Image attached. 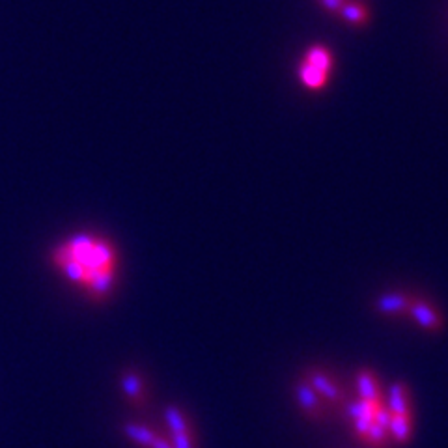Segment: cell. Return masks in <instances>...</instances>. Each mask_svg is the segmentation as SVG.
Segmentation results:
<instances>
[{"mask_svg": "<svg viewBox=\"0 0 448 448\" xmlns=\"http://www.w3.org/2000/svg\"><path fill=\"white\" fill-rule=\"evenodd\" d=\"M299 79H301L302 84L307 86V88H310V90H322V88H325V84H327L329 75L325 71L317 70V67L310 66V64H307V62L302 60L301 66H299Z\"/></svg>", "mask_w": 448, "mask_h": 448, "instance_id": "obj_8", "label": "cell"}, {"mask_svg": "<svg viewBox=\"0 0 448 448\" xmlns=\"http://www.w3.org/2000/svg\"><path fill=\"white\" fill-rule=\"evenodd\" d=\"M388 433H390V441L394 444L405 447V444L411 443V439L415 435V413L390 415Z\"/></svg>", "mask_w": 448, "mask_h": 448, "instance_id": "obj_7", "label": "cell"}, {"mask_svg": "<svg viewBox=\"0 0 448 448\" xmlns=\"http://www.w3.org/2000/svg\"><path fill=\"white\" fill-rule=\"evenodd\" d=\"M323 8H327L331 11H340L342 6L346 4V0H322Z\"/></svg>", "mask_w": 448, "mask_h": 448, "instance_id": "obj_15", "label": "cell"}, {"mask_svg": "<svg viewBox=\"0 0 448 448\" xmlns=\"http://www.w3.org/2000/svg\"><path fill=\"white\" fill-rule=\"evenodd\" d=\"M165 418L170 433L192 432V426L191 422H189V418H187L185 413H183L180 408H176V405H166Z\"/></svg>", "mask_w": 448, "mask_h": 448, "instance_id": "obj_10", "label": "cell"}, {"mask_svg": "<svg viewBox=\"0 0 448 448\" xmlns=\"http://www.w3.org/2000/svg\"><path fill=\"white\" fill-rule=\"evenodd\" d=\"M340 16L348 21V23L361 25V23L366 21V10H364L363 6L353 4V2H346V4L342 6V10H340Z\"/></svg>", "mask_w": 448, "mask_h": 448, "instance_id": "obj_13", "label": "cell"}, {"mask_svg": "<svg viewBox=\"0 0 448 448\" xmlns=\"http://www.w3.org/2000/svg\"><path fill=\"white\" fill-rule=\"evenodd\" d=\"M357 398L366 400V402H385V394H383L381 383H379L376 372L370 368H361L357 372Z\"/></svg>", "mask_w": 448, "mask_h": 448, "instance_id": "obj_6", "label": "cell"}, {"mask_svg": "<svg viewBox=\"0 0 448 448\" xmlns=\"http://www.w3.org/2000/svg\"><path fill=\"white\" fill-rule=\"evenodd\" d=\"M124 433L144 448H151V444H153V441L157 437V433L153 430L141 426V424H126L124 426Z\"/></svg>", "mask_w": 448, "mask_h": 448, "instance_id": "obj_12", "label": "cell"}, {"mask_svg": "<svg viewBox=\"0 0 448 448\" xmlns=\"http://www.w3.org/2000/svg\"><path fill=\"white\" fill-rule=\"evenodd\" d=\"M62 269H64V273H66L71 280H75V283H81V284H88L90 273H88V269H86L82 263L77 262V260H71V262L64 263Z\"/></svg>", "mask_w": 448, "mask_h": 448, "instance_id": "obj_14", "label": "cell"}, {"mask_svg": "<svg viewBox=\"0 0 448 448\" xmlns=\"http://www.w3.org/2000/svg\"><path fill=\"white\" fill-rule=\"evenodd\" d=\"M408 316L417 323L418 327L428 332H439L444 327V319L439 312V308L426 299L415 297Z\"/></svg>", "mask_w": 448, "mask_h": 448, "instance_id": "obj_3", "label": "cell"}, {"mask_svg": "<svg viewBox=\"0 0 448 448\" xmlns=\"http://www.w3.org/2000/svg\"><path fill=\"white\" fill-rule=\"evenodd\" d=\"M305 62L310 64V66L317 67V70L325 71L327 75H331L332 56H331V50H329L327 47L312 45L307 50V55H305Z\"/></svg>", "mask_w": 448, "mask_h": 448, "instance_id": "obj_9", "label": "cell"}, {"mask_svg": "<svg viewBox=\"0 0 448 448\" xmlns=\"http://www.w3.org/2000/svg\"><path fill=\"white\" fill-rule=\"evenodd\" d=\"M121 387H124V393L129 396L135 405H141L142 400H144V388H142V379L136 372H124L121 376Z\"/></svg>", "mask_w": 448, "mask_h": 448, "instance_id": "obj_11", "label": "cell"}, {"mask_svg": "<svg viewBox=\"0 0 448 448\" xmlns=\"http://www.w3.org/2000/svg\"><path fill=\"white\" fill-rule=\"evenodd\" d=\"M151 448H174V447H172V443H168L166 439H163V437H159V435H157L155 441H153V444H151Z\"/></svg>", "mask_w": 448, "mask_h": 448, "instance_id": "obj_16", "label": "cell"}, {"mask_svg": "<svg viewBox=\"0 0 448 448\" xmlns=\"http://www.w3.org/2000/svg\"><path fill=\"white\" fill-rule=\"evenodd\" d=\"M413 295L408 292H387L376 301V310L383 316H408Z\"/></svg>", "mask_w": 448, "mask_h": 448, "instance_id": "obj_5", "label": "cell"}, {"mask_svg": "<svg viewBox=\"0 0 448 448\" xmlns=\"http://www.w3.org/2000/svg\"><path fill=\"white\" fill-rule=\"evenodd\" d=\"M385 405H387L390 415H405L415 413L413 409V396L409 390L408 383L394 381L388 387V393L385 394Z\"/></svg>", "mask_w": 448, "mask_h": 448, "instance_id": "obj_4", "label": "cell"}, {"mask_svg": "<svg viewBox=\"0 0 448 448\" xmlns=\"http://www.w3.org/2000/svg\"><path fill=\"white\" fill-rule=\"evenodd\" d=\"M293 398H295L299 409H301L302 415H305L308 420L325 422V420L331 418L332 409L329 408L327 403H325V400L314 390L312 385L302 378V376L299 379H295V383H293Z\"/></svg>", "mask_w": 448, "mask_h": 448, "instance_id": "obj_2", "label": "cell"}, {"mask_svg": "<svg viewBox=\"0 0 448 448\" xmlns=\"http://www.w3.org/2000/svg\"><path fill=\"white\" fill-rule=\"evenodd\" d=\"M302 378L307 379L314 390L325 400V403L332 409V413L344 411L346 403H348V396H346V390L342 388L340 381L332 373L319 370V368H308L307 372L302 373Z\"/></svg>", "mask_w": 448, "mask_h": 448, "instance_id": "obj_1", "label": "cell"}]
</instances>
